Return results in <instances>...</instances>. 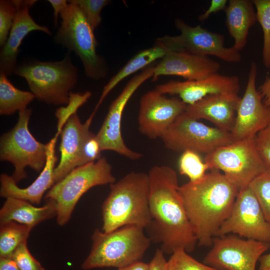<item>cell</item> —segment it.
<instances>
[{
	"label": "cell",
	"instance_id": "6da1fadb",
	"mask_svg": "<svg viewBox=\"0 0 270 270\" xmlns=\"http://www.w3.org/2000/svg\"><path fill=\"white\" fill-rule=\"evenodd\" d=\"M151 221L146 228L151 241L160 244L164 254L178 248L192 252L198 244L178 192L176 172L155 166L148 173Z\"/></svg>",
	"mask_w": 270,
	"mask_h": 270
},
{
	"label": "cell",
	"instance_id": "7a4b0ae2",
	"mask_svg": "<svg viewBox=\"0 0 270 270\" xmlns=\"http://www.w3.org/2000/svg\"><path fill=\"white\" fill-rule=\"evenodd\" d=\"M239 188L216 170L198 180L179 186L178 192L200 246H211L228 216Z\"/></svg>",
	"mask_w": 270,
	"mask_h": 270
},
{
	"label": "cell",
	"instance_id": "3957f363",
	"mask_svg": "<svg viewBox=\"0 0 270 270\" xmlns=\"http://www.w3.org/2000/svg\"><path fill=\"white\" fill-rule=\"evenodd\" d=\"M148 174L132 172L110 184L102 203V230L108 232L134 224L146 228L151 217L149 208Z\"/></svg>",
	"mask_w": 270,
	"mask_h": 270
},
{
	"label": "cell",
	"instance_id": "277c9868",
	"mask_svg": "<svg viewBox=\"0 0 270 270\" xmlns=\"http://www.w3.org/2000/svg\"><path fill=\"white\" fill-rule=\"evenodd\" d=\"M142 226L130 224L106 232L96 228L82 268H123L141 261L152 242Z\"/></svg>",
	"mask_w": 270,
	"mask_h": 270
},
{
	"label": "cell",
	"instance_id": "5b68a950",
	"mask_svg": "<svg viewBox=\"0 0 270 270\" xmlns=\"http://www.w3.org/2000/svg\"><path fill=\"white\" fill-rule=\"evenodd\" d=\"M70 52L58 62L35 61L16 66L14 74L24 78L36 98L46 104H67L78 80Z\"/></svg>",
	"mask_w": 270,
	"mask_h": 270
},
{
	"label": "cell",
	"instance_id": "8992f818",
	"mask_svg": "<svg viewBox=\"0 0 270 270\" xmlns=\"http://www.w3.org/2000/svg\"><path fill=\"white\" fill-rule=\"evenodd\" d=\"M68 2L67 6L60 14V26L54 40L79 57L87 77L94 80L103 78L108 69L104 60L96 53L98 42L94 30L79 7Z\"/></svg>",
	"mask_w": 270,
	"mask_h": 270
},
{
	"label": "cell",
	"instance_id": "52a82bcc",
	"mask_svg": "<svg viewBox=\"0 0 270 270\" xmlns=\"http://www.w3.org/2000/svg\"><path fill=\"white\" fill-rule=\"evenodd\" d=\"M115 182L112 166L106 158L101 157L94 162L74 168L48 191L44 199L56 202V222L62 226L69 221L77 202L84 193L94 186Z\"/></svg>",
	"mask_w": 270,
	"mask_h": 270
},
{
	"label": "cell",
	"instance_id": "ba28073f",
	"mask_svg": "<svg viewBox=\"0 0 270 270\" xmlns=\"http://www.w3.org/2000/svg\"><path fill=\"white\" fill-rule=\"evenodd\" d=\"M31 114L30 108L20 111L16 124L0 138V160L13 164L11 176L16 183L26 178V168L41 172L46 161L47 144L38 141L28 130Z\"/></svg>",
	"mask_w": 270,
	"mask_h": 270
},
{
	"label": "cell",
	"instance_id": "9c48e42d",
	"mask_svg": "<svg viewBox=\"0 0 270 270\" xmlns=\"http://www.w3.org/2000/svg\"><path fill=\"white\" fill-rule=\"evenodd\" d=\"M204 162L209 170L222 172L239 190L249 186L266 170L256 148L254 138L236 140L220 147L206 154Z\"/></svg>",
	"mask_w": 270,
	"mask_h": 270
},
{
	"label": "cell",
	"instance_id": "30bf717a",
	"mask_svg": "<svg viewBox=\"0 0 270 270\" xmlns=\"http://www.w3.org/2000/svg\"><path fill=\"white\" fill-rule=\"evenodd\" d=\"M160 138L166 148L172 151L189 150L205 155L234 141L230 132L207 126L190 116L186 111Z\"/></svg>",
	"mask_w": 270,
	"mask_h": 270
},
{
	"label": "cell",
	"instance_id": "8fae6325",
	"mask_svg": "<svg viewBox=\"0 0 270 270\" xmlns=\"http://www.w3.org/2000/svg\"><path fill=\"white\" fill-rule=\"evenodd\" d=\"M212 246L203 262L216 270H257L256 264L270 243L228 234L215 236Z\"/></svg>",
	"mask_w": 270,
	"mask_h": 270
},
{
	"label": "cell",
	"instance_id": "7c38bea8",
	"mask_svg": "<svg viewBox=\"0 0 270 270\" xmlns=\"http://www.w3.org/2000/svg\"><path fill=\"white\" fill-rule=\"evenodd\" d=\"M228 234L270 243V224L249 186L239 190L230 214L216 236Z\"/></svg>",
	"mask_w": 270,
	"mask_h": 270
},
{
	"label": "cell",
	"instance_id": "4fadbf2b",
	"mask_svg": "<svg viewBox=\"0 0 270 270\" xmlns=\"http://www.w3.org/2000/svg\"><path fill=\"white\" fill-rule=\"evenodd\" d=\"M154 72V66H152L134 76L110 104L106 117L96 134L102 151H113L132 160H138L142 156V154L132 150L125 144L121 132L122 118L130 98L142 84L152 77Z\"/></svg>",
	"mask_w": 270,
	"mask_h": 270
},
{
	"label": "cell",
	"instance_id": "5bb4252c",
	"mask_svg": "<svg viewBox=\"0 0 270 270\" xmlns=\"http://www.w3.org/2000/svg\"><path fill=\"white\" fill-rule=\"evenodd\" d=\"M175 27L180 34L170 36L174 52H185L199 56H212L226 62H239L240 51L232 46H224V37L212 32L200 25L192 26L180 18L174 20Z\"/></svg>",
	"mask_w": 270,
	"mask_h": 270
},
{
	"label": "cell",
	"instance_id": "9a60e30c",
	"mask_svg": "<svg viewBox=\"0 0 270 270\" xmlns=\"http://www.w3.org/2000/svg\"><path fill=\"white\" fill-rule=\"evenodd\" d=\"M186 107L178 98H168L156 89L148 92L140 102L138 118L140 132L150 139L161 138Z\"/></svg>",
	"mask_w": 270,
	"mask_h": 270
},
{
	"label": "cell",
	"instance_id": "2e32d148",
	"mask_svg": "<svg viewBox=\"0 0 270 270\" xmlns=\"http://www.w3.org/2000/svg\"><path fill=\"white\" fill-rule=\"evenodd\" d=\"M257 72L256 64L252 62L245 92L230 132L234 141L254 138L270 123V106L264 104L256 88Z\"/></svg>",
	"mask_w": 270,
	"mask_h": 270
},
{
	"label": "cell",
	"instance_id": "e0dca14e",
	"mask_svg": "<svg viewBox=\"0 0 270 270\" xmlns=\"http://www.w3.org/2000/svg\"><path fill=\"white\" fill-rule=\"evenodd\" d=\"M240 88V80L237 76H228L216 73L200 80H172L157 85L155 89L164 94L178 96L188 106L212 94H238Z\"/></svg>",
	"mask_w": 270,
	"mask_h": 270
},
{
	"label": "cell",
	"instance_id": "ac0fdd59",
	"mask_svg": "<svg viewBox=\"0 0 270 270\" xmlns=\"http://www.w3.org/2000/svg\"><path fill=\"white\" fill-rule=\"evenodd\" d=\"M220 65L208 56L172 52L154 66L152 81L162 76H176L186 80H200L218 73Z\"/></svg>",
	"mask_w": 270,
	"mask_h": 270
},
{
	"label": "cell",
	"instance_id": "d6986e66",
	"mask_svg": "<svg viewBox=\"0 0 270 270\" xmlns=\"http://www.w3.org/2000/svg\"><path fill=\"white\" fill-rule=\"evenodd\" d=\"M37 2L35 0H15L16 14L8 38L0 52V72L7 76L14 73L16 66L19 48L24 38L31 32L39 30L52 34L46 26L38 24L30 14V8Z\"/></svg>",
	"mask_w": 270,
	"mask_h": 270
},
{
	"label": "cell",
	"instance_id": "ffe728a7",
	"mask_svg": "<svg viewBox=\"0 0 270 270\" xmlns=\"http://www.w3.org/2000/svg\"><path fill=\"white\" fill-rule=\"evenodd\" d=\"M240 98L238 94L234 92L210 94L188 105L186 112L197 120H208L215 127L230 132Z\"/></svg>",
	"mask_w": 270,
	"mask_h": 270
},
{
	"label": "cell",
	"instance_id": "44dd1931",
	"mask_svg": "<svg viewBox=\"0 0 270 270\" xmlns=\"http://www.w3.org/2000/svg\"><path fill=\"white\" fill-rule=\"evenodd\" d=\"M56 140L53 138L47 143V158L45 166L38 176L28 186L20 188L11 176L6 174L0 175V196L14 198L28 201L32 204H40L46 191L55 184L54 172L58 160L55 151Z\"/></svg>",
	"mask_w": 270,
	"mask_h": 270
},
{
	"label": "cell",
	"instance_id": "7402d4cb",
	"mask_svg": "<svg viewBox=\"0 0 270 270\" xmlns=\"http://www.w3.org/2000/svg\"><path fill=\"white\" fill-rule=\"evenodd\" d=\"M95 114L96 112L93 111L88 120L84 123H82L76 113L68 119L64 125L60 134V160L54 172L55 184L76 168L82 145L90 132V127Z\"/></svg>",
	"mask_w": 270,
	"mask_h": 270
},
{
	"label": "cell",
	"instance_id": "603a6c76",
	"mask_svg": "<svg viewBox=\"0 0 270 270\" xmlns=\"http://www.w3.org/2000/svg\"><path fill=\"white\" fill-rule=\"evenodd\" d=\"M0 210V224L13 221L34 227L42 222L56 216V202L46 200L42 207H36L30 202L19 198L8 197Z\"/></svg>",
	"mask_w": 270,
	"mask_h": 270
},
{
	"label": "cell",
	"instance_id": "cb8c5ba5",
	"mask_svg": "<svg viewBox=\"0 0 270 270\" xmlns=\"http://www.w3.org/2000/svg\"><path fill=\"white\" fill-rule=\"evenodd\" d=\"M174 52L170 36L158 38L154 45L142 50L134 56L104 86L100 98L94 111L96 112L109 92L122 80L130 74L144 68L156 60L164 57L170 52Z\"/></svg>",
	"mask_w": 270,
	"mask_h": 270
},
{
	"label": "cell",
	"instance_id": "d4e9b609",
	"mask_svg": "<svg viewBox=\"0 0 270 270\" xmlns=\"http://www.w3.org/2000/svg\"><path fill=\"white\" fill-rule=\"evenodd\" d=\"M226 25L234 40L233 47L238 51L246 46L249 30L257 22L252 0H230L224 10Z\"/></svg>",
	"mask_w": 270,
	"mask_h": 270
},
{
	"label": "cell",
	"instance_id": "484cf974",
	"mask_svg": "<svg viewBox=\"0 0 270 270\" xmlns=\"http://www.w3.org/2000/svg\"><path fill=\"white\" fill-rule=\"evenodd\" d=\"M7 76L0 72V114L11 115L16 112L26 109L27 106L36 98L31 92L16 88Z\"/></svg>",
	"mask_w": 270,
	"mask_h": 270
},
{
	"label": "cell",
	"instance_id": "4316f807",
	"mask_svg": "<svg viewBox=\"0 0 270 270\" xmlns=\"http://www.w3.org/2000/svg\"><path fill=\"white\" fill-rule=\"evenodd\" d=\"M33 228L16 222L0 224V258H11L14 250L27 239Z\"/></svg>",
	"mask_w": 270,
	"mask_h": 270
},
{
	"label": "cell",
	"instance_id": "83f0119b",
	"mask_svg": "<svg viewBox=\"0 0 270 270\" xmlns=\"http://www.w3.org/2000/svg\"><path fill=\"white\" fill-rule=\"evenodd\" d=\"M256 9L257 21L263 32L262 60L264 66L270 68V0H252Z\"/></svg>",
	"mask_w": 270,
	"mask_h": 270
},
{
	"label": "cell",
	"instance_id": "f1b7e54d",
	"mask_svg": "<svg viewBox=\"0 0 270 270\" xmlns=\"http://www.w3.org/2000/svg\"><path fill=\"white\" fill-rule=\"evenodd\" d=\"M209 170L207 164L203 162L199 154L192 151L182 152L179 160L180 174L188 177L190 182H196L203 178Z\"/></svg>",
	"mask_w": 270,
	"mask_h": 270
},
{
	"label": "cell",
	"instance_id": "f546056e",
	"mask_svg": "<svg viewBox=\"0 0 270 270\" xmlns=\"http://www.w3.org/2000/svg\"><path fill=\"white\" fill-rule=\"evenodd\" d=\"M92 96V92L86 91L82 94L72 92L69 94V101L66 106L56 110L55 115L58 120L57 131L54 138L57 140L68 119L76 113L78 108L86 103Z\"/></svg>",
	"mask_w": 270,
	"mask_h": 270
},
{
	"label": "cell",
	"instance_id": "4dcf8cb0",
	"mask_svg": "<svg viewBox=\"0 0 270 270\" xmlns=\"http://www.w3.org/2000/svg\"><path fill=\"white\" fill-rule=\"evenodd\" d=\"M256 198L267 222L270 224V171L266 170L249 184Z\"/></svg>",
	"mask_w": 270,
	"mask_h": 270
},
{
	"label": "cell",
	"instance_id": "1f68e13d",
	"mask_svg": "<svg viewBox=\"0 0 270 270\" xmlns=\"http://www.w3.org/2000/svg\"><path fill=\"white\" fill-rule=\"evenodd\" d=\"M184 248H178L167 260V270H216L190 256Z\"/></svg>",
	"mask_w": 270,
	"mask_h": 270
},
{
	"label": "cell",
	"instance_id": "d6a6232c",
	"mask_svg": "<svg viewBox=\"0 0 270 270\" xmlns=\"http://www.w3.org/2000/svg\"><path fill=\"white\" fill-rule=\"evenodd\" d=\"M80 8L94 30L102 22L100 12L102 8L110 4L108 0H70Z\"/></svg>",
	"mask_w": 270,
	"mask_h": 270
},
{
	"label": "cell",
	"instance_id": "836d02e7",
	"mask_svg": "<svg viewBox=\"0 0 270 270\" xmlns=\"http://www.w3.org/2000/svg\"><path fill=\"white\" fill-rule=\"evenodd\" d=\"M16 6L14 0L0 1V46H3L9 36L16 14Z\"/></svg>",
	"mask_w": 270,
	"mask_h": 270
},
{
	"label": "cell",
	"instance_id": "e575fe53",
	"mask_svg": "<svg viewBox=\"0 0 270 270\" xmlns=\"http://www.w3.org/2000/svg\"><path fill=\"white\" fill-rule=\"evenodd\" d=\"M101 152L96 134L90 132L82 145L77 162L76 168L98 160L101 158Z\"/></svg>",
	"mask_w": 270,
	"mask_h": 270
},
{
	"label": "cell",
	"instance_id": "d590c367",
	"mask_svg": "<svg viewBox=\"0 0 270 270\" xmlns=\"http://www.w3.org/2000/svg\"><path fill=\"white\" fill-rule=\"evenodd\" d=\"M27 242L20 246L14 252L12 258L20 270H46L31 254Z\"/></svg>",
	"mask_w": 270,
	"mask_h": 270
},
{
	"label": "cell",
	"instance_id": "8d00e7d4",
	"mask_svg": "<svg viewBox=\"0 0 270 270\" xmlns=\"http://www.w3.org/2000/svg\"><path fill=\"white\" fill-rule=\"evenodd\" d=\"M254 142L266 170L270 171V123L256 134Z\"/></svg>",
	"mask_w": 270,
	"mask_h": 270
},
{
	"label": "cell",
	"instance_id": "74e56055",
	"mask_svg": "<svg viewBox=\"0 0 270 270\" xmlns=\"http://www.w3.org/2000/svg\"><path fill=\"white\" fill-rule=\"evenodd\" d=\"M227 0H212L208 8L198 17L200 22L206 20L213 13L224 10L228 4Z\"/></svg>",
	"mask_w": 270,
	"mask_h": 270
},
{
	"label": "cell",
	"instance_id": "f35d334b",
	"mask_svg": "<svg viewBox=\"0 0 270 270\" xmlns=\"http://www.w3.org/2000/svg\"><path fill=\"white\" fill-rule=\"evenodd\" d=\"M164 254L160 248L156 250L149 263V270H167V260Z\"/></svg>",
	"mask_w": 270,
	"mask_h": 270
},
{
	"label": "cell",
	"instance_id": "ab89813d",
	"mask_svg": "<svg viewBox=\"0 0 270 270\" xmlns=\"http://www.w3.org/2000/svg\"><path fill=\"white\" fill-rule=\"evenodd\" d=\"M48 2L54 8V22L55 26H56L58 15L67 6L68 1L66 0H48Z\"/></svg>",
	"mask_w": 270,
	"mask_h": 270
},
{
	"label": "cell",
	"instance_id": "60d3db41",
	"mask_svg": "<svg viewBox=\"0 0 270 270\" xmlns=\"http://www.w3.org/2000/svg\"><path fill=\"white\" fill-rule=\"evenodd\" d=\"M258 90L262 98L264 104L270 106V77L266 79L259 87Z\"/></svg>",
	"mask_w": 270,
	"mask_h": 270
},
{
	"label": "cell",
	"instance_id": "b9f144b4",
	"mask_svg": "<svg viewBox=\"0 0 270 270\" xmlns=\"http://www.w3.org/2000/svg\"><path fill=\"white\" fill-rule=\"evenodd\" d=\"M0 270H20L12 258H0Z\"/></svg>",
	"mask_w": 270,
	"mask_h": 270
},
{
	"label": "cell",
	"instance_id": "7bdbcfd3",
	"mask_svg": "<svg viewBox=\"0 0 270 270\" xmlns=\"http://www.w3.org/2000/svg\"><path fill=\"white\" fill-rule=\"evenodd\" d=\"M116 270H149V264L140 261L126 266L117 268Z\"/></svg>",
	"mask_w": 270,
	"mask_h": 270
},
{
	"label": "cell",
	"instance_id": "ee69618b",
	"mask_svg": "<svg viewBox=\"0 0 270 270\" xmlns=\"http://www.w3.org/2000/svg\"><path fill=\"white\" fill-rule=\"evenodd\" d=\"M257 270H270V252L262 255L258 260Z\"/></svg>",
	"mask_w": 270,
	"mask_h": 270
}]
</instances>
